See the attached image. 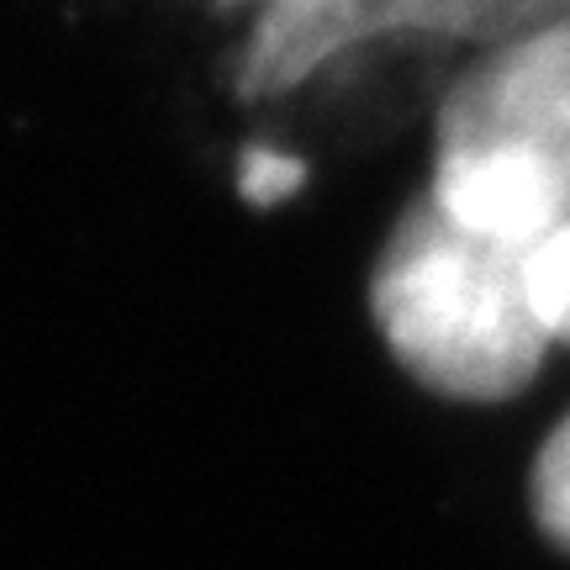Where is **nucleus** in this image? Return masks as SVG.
I'll use <instances>...</instances> for the list:
<instances>
[{"label": "nucleus", "mask_w": 570, "mask_h": 570, "mask_svg": "<svg viewBox=\"0 0 570 570\" xmlns=\"http://www.w3.org/2000/svg\"><path fill=\"white\" fill-rule=\"evenodd\" d=\"M529 518L544 544L570 554V412L544 433L529 465Z\"/></svg>", "instance_id": "obj_4"}, {"label": "nucleus", "mask_w": 570, "mask_h": 570, "mask_svg": "<svg viewBox=\"0 0 570 570\" xmlns=\"http://www.w3.org/2000/svg\"><path fill=\"white\" fill-rule=\"evenodd\" d=\"M428 196L460 227L518 248L570 206V6L481 48L444 90Z\"/></svg>", "instance_id": "obj_2"}, {"label": "nucleus", "mask_w": 570, "mask_h": 570, "mask_svg": "<svg viewBox=\"0 0 570 570\" xmlns=\"http://www.w3.org/2000/svg\"><path fill=\"white\" fill-rule=\"evenodd\" d=\"M529 296L550 344L570 348V206L529 244Z\"/></svg>", "instance_id": "obj_5"}, {"label": "nucleus", "mask_w": 570, "mask_h": 570, "mask_svg": "<svg viewBox=\"0 0 570 570\" xmlns=\"http://www.w3.org/2000/svg\"><path fill=\"white\" fill-rule=\"evenodd\" d=\"M212 6H223V11H259L265 0H212Z\"/></svg>", "instance_id": "obj_6"}, {"label": "nucleus", "mask_w": 570, "mask_h": 570, "mask_svg": "<svg viewBox=\"0 0 570 570\" xmlns=\"http://www.w3.org/2000/svg\"><path fill=\"white\" fill-rule=\"evenodd\" d=\"M566 6L570 0H265L233 53V90L244 101H269L354 48L402 32L491 48Z\"/></svg>", "instance_id": "obj_3"}, {"label": "nucleus", "mask_w": 570, "mask_h": 570, "mask_svg": "<svg viewBox=\"0 0 570 570\" xmlns=\"http://www.w3.org/2000/svg\"><path fill=\"white\" fill-rule=\"evenodd\" d=\"M370 317L391 360L444 402H512L554 348L529 296V248L460 227L428 190L381 244Z\"/></svg>", "instance_id": "obj_1"}]
</instances>
